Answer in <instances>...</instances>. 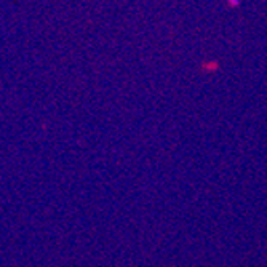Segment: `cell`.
<instances>
[{"label":"cell","instance_id":"cell-1","mask_svg":"<svg viewBox=\"0 0 267 267\" xmlns=\"http://www.w3.org/2000/svg\"><path fill=\"white\" fill-rule=\"evenodd\" d=\"M240 4V0H229V5L230 7H237Z\"/></svg>","mask_w":267,"mask_h":267}]
</instances>
